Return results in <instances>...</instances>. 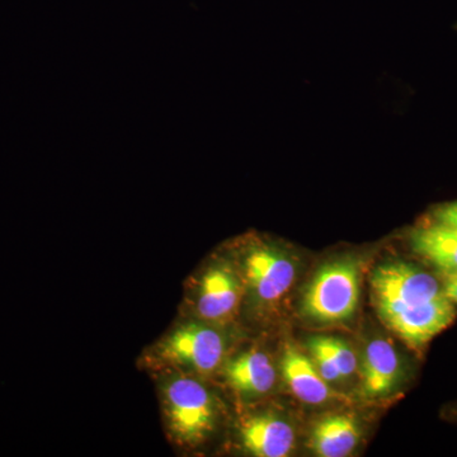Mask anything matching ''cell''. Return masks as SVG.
Instances as JSON below:
<instances>
[{"label": "cell", "mask_w": 457, "mask_h": 457, "mask_svg": "<svg viewBox=\"0 0 457 457\" xmlns=\"http://www.w3.org/2000/svg\"><path fill=\"white\" fill-rule=\"evenodd\" d=\"M409 243L414 253L437 270L438 275L457 272V228L428 219L411 231Z\"/></svg>", "instance_id": "8"}, {"label": "cell", "mask_w": 457, "mask_h": 457, "mask_svg": "<svg viewBox=\"0 0 457 457\" xmlns=\"http://www.w3.org/2000/svg\"><path fill=\"white\" fill-rule=\"evenodd\" d=\"M243 270L249 290L264 305L278 303L296 278V266L290 255L270 245L249 246Z\"/></svg>", "instance_id": "4"}, {"label": "cell", "mask_w": 457, "mask_h": 457, "mask_svg": "<svg viewBox=\"0 0 457 457\" xmlns=\"http://www.w3.org/2000/svg\"><path fill=\"white\" fill-rule=\"evenodd\" d=\"M445 295L453 302L457 303V272L450 275L440 276Z\"/></svg>", "instance_id": "16"}, {"label": "cell", "mask_w": 457, "mask_h": 457, "mask_svg": "<svg viewBox=\"0 0 457 457\" xmlns=\"http://www.w3.org/2000/svg\"><path fill=\"white\" fill-rule=\"evenodd\" d=\"M225 378L243 395H263L276 383V370L264 352L249 351L228 363Z\"/></svg>", "instance_id": "12"}, {"label": "cell", "mask_w": 457, "mask_h": 457, "mask_svg": "<svg viewBox=\"0 0 457 457\" xmlns=\"http://www.w3.org/2000/svg\"><path fill=\"white\" fill-rule=\"evenodd\" d=\"M371 287L380 315L446 296L441 278L402 261L378 266L372 273Z\"/></svg>", "instance_id": "2"}, {"label": "cell", "mask_w": 457, "mask_h": 457, "mask_svg": "<svg viewBox=\"0 0 457 457\" xmlns=\"http://www.w3.org/2000/svg\"><path fill=\"white\" fill-rule=\"evenodd\" d=\"M429 220L457 228V201L436 206L431 212Z\"/></svg>", "instance_id": "15"}, {"label": "cell", "mask_w": 457, "mask_h": 457, "mask_svg": "<svg viewBox=\"0 0 457 457\" xmlns=\"http://www.w3.org/2000/svg\"><path fill=\"white\" fill-rule=\"evenodd\" d=\"M240 282L228 266H213L204 273L197 297V312L210 321H227L236 312Z\"/></svg>", "instance_id": "7"}, {"label": "cell", "mask_w": 457, "mask_h": 457, "mask_svg": "<svg viewBox=\"0 0 457 457\" xmlns=\"http://www.w3.org/2000/svg\"><path fill=\"white\" fill-rule=\"evenodd\" d=\"M362 393L369 398L387 395L402 378V362L392 343L374 339L362 360Z\"/></svg>", "instance_id": "10"}, {"label": "cell", "mask_w": 457, "mask_h": 457, "mask_svg": "<svg viewBox=\"0 0 457 457\" xmlns=\"http://www.w3.org/2000/svg\"><path fill=\"white\" fill-rule=\"evenodd\" d=\"M162 351L168 360L198 372H212L220 365L225 342L212 328L188 324L171 333Z\"/></svg>", "instance_id": "6"}, {"label": "cell", "mask_w": 457, "mask_h": 457, "mask_svg": "<svg viewBox=\"0 0 457 457\" xmlns=\"http://www.w3.org/2000/svg\"><path fill=\"white\" fill-rule=\"evenodd\" d=\"M281 371L291 392L302 402L318 405L332 398L329 383L320 375L314 361L297 348L291 345L285 348Z\"/></svg>", "instance_id": "11"}, {"label": "cell", "mask_w": 457, "mask_h": 457, "mask_svg": "<svg viewBox=\"0 0 457 457\" xmlns=\"http://www.w3.org/2000/svg\"><path fill=\"white\" fill-rule=\"evenodd\" d=\"M456 303L449 297L381 315L386 326L413 348H422L453 323Z\"/></svg>", "instance_id": "5"}, {"label": "cell", "mask_w": 457, "mask_h": 457, "mask_svg": "<svg viewBox=\"0 0 457 457\" xmlns=\"http://www.w3.org/2000/svg\"><path fill=\"white\" fill-rule=\"evenodd\" d=\"M164 411L171 435L182 444H200L212 431L213 400L209 390L195 378L180 376L167 385Z\"/></svg>", "instance_id": "3"}, {"label": "cell", "mask_w": 457, "mask_h": 457, "mask_svg": "<svg viewBox=\"0 0 457 457\" xmlns=\"http://www.w3.org/2000/svg\"><path fill=\"white\" fill-rule=\"evenodd\" d=\"M361 429L353 417L335 414L319 420L312 431V446L321 457L350 455L360 442Z\"/></svg>", "instance_id": "13"}, {"label": "cell", "mask_w": 457, "mask_h": 457, "mask_svg": "<svg viewBox=\"0 0 457 457\" xmlns=\"http://www.w3.org/2000/svg\"><path fill=\"white\" fill-rule=\"evenodd\" d=\"M242 442L249 453L258 457H285L295 445L293 427L270 414L246 420L240 428Z\"/></svg>", "instance_id": "9"}, {"label": "cell", "mask_w": 457, "mask_h": 457, "mask_svg": "<svg viewBox=\"0 0 457 457\" xmlns=\"http://www.w3.org/2000/svg\"><path fill=\"white\" fill-rule=\"evenodd\" d=\"M308 345H314L329 357L342 380H347L356 372L357 357L347 343L335 337H312Z\"/></svg>", "instance_id": "14"}, {"label": "cell", "mask_w": 457, "mask_h": 457, "mask_svg": "<svg viewBox=\"0 0 457 457\" xmlns=\"http://www.w3.org/2000/svg\"><path fill=\"white\" fill-rule=\"evenodd\" d=\"M359 300V263L345 258L319 269L303 294L302 311L319 323H338L354 314Z\"/></svg>", "instance_id": "1"}]
</instances>
